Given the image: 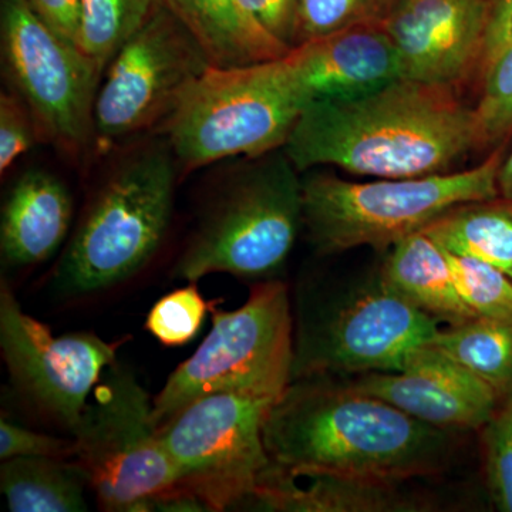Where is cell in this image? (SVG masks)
<instances>
[{
    "instance_id": "obj_1",
    "label": "cell",
    "mask_w": 512,
    "mask_h": 512,
    "mask_svg": "<svg viewBox=\"0 0 512 512\" xmlns=\"http://www.w3.org/2000/svg\"><path fill=\"white\" fill-rule=\"evenodd\" d=\"M476 150L474 110L457 89L400 79L359 99L309 103L282 151L299 173L333 165L413 178L451 173Z\"/></svg>"
},
{
    "instance_id": "obj_2",
    "label": "cell",
    "mask_w": 512,
    "mask_h": 512,
    "mask_svg": "<svg viewBox=\"0 0 512 512\" xmlns=\"http://www.w3.org/2000/svg\"><path fill=\"white\" fill-rule=\"evenodd\" d=\"M458 434L421 423L332 376L293 379L264 426L276 466L400 483L446 470Z\"/></svg>"
},
{
    "instance_id": "obj_3",
    "label": "cell",
    "mask_w": 512,
    "mask_h": 512,
    "mask_svg": "<svg viewBox=\"0 0 512 512\" xmlns=\"http://www.w3.org/2000/svg\"><path fill=\"white\" fill-rule=\"evenodd\" d=\"M498 146L476 167L413 178L353 183L332 174L302 180L303 225L320 254L392 248L467 202L498 197Z\"/></svg>"
},
{
    "instance_id": "obj_4",
    "label": "cell",
    "mask_w": 512,
    "mask_h": 512,
    "mask_svg": "<svg viewBox=\"0 0 512 512\" xmlns=\"http://www.w3.org/2000/svg\"><path fill=\"white\" fill-rule=\"evenodd\" d=\"M177 167L165 141L136 151L111 171L57 265V291L72 298L106 291L154 258L170 227Z\"/></svg>"
},
{
    "instance_id": "obj_5",
    "label": "cell",
    "mask_w": 512,
    "mask_h": 512,
    "mask_svg": "<svg viewBox=\"0 0 512 512\" xmlns=\"http://www.w3.org/2000/svg\"><path fill=\"white\" fill-rule=\"evenodd\" d=\"M306 106L285 56L242 66L211 64L160 128L178 167L188 173L224 158L284 150Z\"/></svg>"
},
{
    "instance_id": "obj_6",
    "label": "cell",
    "mask_w": 512,
    "mask_h": 512,
    "mask_svg": "<svg viewBox=\"0 0 512 512\" xmlns=\"http://www.w3.org/2000/svg\"><path fill=\"white\" fill-rule=\"evenodd\" d=\"M285 153L232 178L205 208L174 266L197 282L211 274L269 278L291 254L303 225L302 178Z\"/></svg>"
},
{
    "instance_id": "obj_7",
    "label": "cell",
    "mask_w": 512,
    "mask_h": 512,
    "mask_svg": "<svg viewBox=\"0 0 512 512\" xmlns=\"http://www.w3.org/2000/svg\"><path fill=\"white\" fill-rule=\"evenodd\" d=\"M295 346L284 282H258L241 308H212L207 338L171 373L153 400L157 429L205 394L239 392L278 399L292 382Z\"/></svg>"
},
{
    "instance_id": "obj_8",
    "label": "cell",
    "mask_w": 512,
    "mask_h": 512,
    "mask_svg": "<svg viewBox=\"0 0 512 512\" xmlns=\"http://www.w3.org/2000/svg\"><path fill=\"white\" fill-rule=\"evenodd\" d=\"M72 433L74 463L103 510H157L178 490L177 471L153 423V402L119 363L104 372Z\"/></svg>"
},
{
    "instance_id": "obj_9",
    "label": "cell",
    "mask_w": 512,
    "mask_h": 512,
    "mask_svg": "<svg viewBox=\"0 0 512 512\" xmlns=\"http://www.w3.org/2000/svg\"><path fill=\"white\" fill-rule=\"evenodd\" d=\"M278 399L239 392L205 394L158 429L177 471L178 490L205 511L244 504L271 466L264 441L266 416Z\"/></svg>"
},
{
    "instance_id": "obj_10",
    "label": "cell",
    "mask_w": 512,
    "mask_h": 512,
    "mask_svg": "<svg viewBox=\"0 0 512 512\" xmlns=\"http://www.w3.org/2000/svg\"><path fill=\"white\" fill-rule=\"evenodd\" d=\"M2 60L12 92L35 120L40 140L79 160L94 151V104L100 70L56 35L28 0H2Z\"/></svg>"
},
{
    "instance_id": "obj_11",
    "label": "cell",
    "mask_w": 512,
    "mask_h": 512,
    "mask_svg": "<svg viewBox=\"0 0 512 512\" xmlns=\"http://www.w3.org/2000/svg\"><path fill=\"white\" fill-rule=\"evenodd\" d=\"M210 66L190 30L163 6L121 46L103 74L94 104V151L109 153L163 126Z\"/></svg>"
},
{
    "instance_id": "obj_12",
    "label": "cell",
    "mask_w": 512,
    "mask_h": 512,
    "mask_svg": "<svg viewBox=\"0 0 512 512\" xmlns=\"http://www.w3.org/2000/svg\"><path fill=\"white\" fill-rule=\"evenodd\" d=\"M439 325L376 276L349 299L301 323L292 380L400 372Z\"/></svg>"
},
{
    "instance_id": "obj_13",
    "label": "cell",
    "mask_w": 512,
    "mask_h": 512,
    "mask_svg": "<svg viewBox=\"0 0 512 512\" xmlns=\"http://www.w3.org/2000/svg\"><path fill=\"white\" fill-rule=\"evenodd\" d=\"M121 342L92 333L55 336L23 311L5 281L0 288V348L10 375L30 399L73 431Z\"/></svg>"
},
{
    "instance_id": "obj_14",
    "label": "cell",
    "mask_w": 512,
    "mask_h": 512,
    "mask_svg": "<svg viewBox=\"0 0 512 512\" xmlns=\"http://www.w3.org/2000/svg\"><path fill=\"white\" fill-rule=\"evenodd\" d=\"M488 0H394L382 23L403 79L460 89L480 72Z\"/></svg>"
},
{
    "instance_id": "obj_15",
    "label": "cell",
    "mask_w": 512,
    "mask_h": 512,
    "mask_svg": "<svg viewBox=\"0 0 512 512\" xmlns=\"http://www.w3.org/2000/svg\"><path fill=\"white\" fill-rule=\"evenodd\" d=\"M349 384L454 433L483 429L501 404L487 383L430 345L414 350L400 372L363 373Z\"/></svg>"
},
{
    "instance_id": "obj_16",
    "label": "cell",
    "mask_w": 512,
    "mask_h": 512,
    "mask_svg": "<svg viewBox=\"0 0 512 512\" xmlns=\"http://www.w3.org/2000/svg\"><path fill=\"white\" fill-rule=\"evenodd\" d=\"M309 103L355 100L403 79L402 63L382 25H360L293 47L285 55Z\"/></svg>"
},
{
    "instance_id": "obj_17",
    "label": "cell",
    "mask_w": 512,
    "mask_h": 512,
    "mask_svg": "<svg viewBox=\"0 0 512 512\" xmlns=\"http://www.w3.org/2000/svg\"><path fill=\"white\" fill-rule=\"evenodd\" d=\"M249 500L282 512H421L433 510L423 495L400 481L328 473H299L272 463Z\"/></svg>"
},
{
    "instance_id": "obj_18",
    "label": "cell",
    "mask_w": 512,
    "mask_h": 512,
    "mask_svg": "<svg viewBox=\"0 0 512 512\" xmlns=\"http://www.w3.org/2000/svg\"><path fill=\"white\" fill-rule=\"evenodd\" d=\"M73 200L66 185L42 170L28 171L10 188L0 220L3 265L42 264L69 234Z\"/></svg>"
},
{
    "instance_id": "obj_19",
    "label": "cell",
    "mask_w": 512,
    "mask_h": 512,
    "mask_svg": "<svg viewBox=\"0 0 512 512\" xmlns=\"http://www.w3.org/2000/svg\"><path fill=\"white\" fill-rule=\"evenodd\" d=\"M377 276L439 323L453 326L477 318L457 291L447 249L424 231L393 245Z\"/></svg>"
},
{
    "instance_id": "obj_20",
    "label": "cell",
    "mask_w": 512,
    "mask_h": 512,
    "mask_svg": "<svg viewBox=\"0 0 512 512\" xmlns=\"http://www.w3.org/2000/svg\"><path fill=\"white\" fill-rule=\"evenodd\" d=\"M167 5L214 66L265 62L289 52L249 18L238 0H167Z\"/></svg>"
},
{
    "instance_id": "obj_21",
    "label": "cell",
    "mask_w": 512,
    "mask_h": 512,
    "mask_svg": "<svg viewBox=\"0 0 512 512\" xmlns=\"http://www.w3.org/2000/svg\"><path fill=\"white\" fill-rule=\"evenodd\" d=\"M87 478L76 463L57 457L2 461L0 490L12 512H82Z\"/></svg>"
},
{
    "instance_id": "obj_22",
    "label": "cell",
    "mask_w": 512,
    "mask_h": 512,
    "mask_svg": "<svg viewBox=\"0 0 512 512\" xmlns=\"http://www.w3.org/2000/svg\"><path fill=\"white\" fill-rule=\"evenodd\" d=\"M441 247L483 259L512 279V200L467 202L424 229Z\"/></svg>"
},
{
    "instance_id": "obj_23",
    "label": "cell",
    "mask_w": 512,
    "mask_h": 512,
    "mask_svg": "<svg viewBox=\"0 0 512 512\" xmlns=\"http://www.w3.org/2000/svg\"><path fill=\"white\" fill-rule=\"evenodd\" d=\"M429 345L487 383L501 403L512 396V319L474 318L440 328Z\"/></svg>"
},
{
    "instance_id": "obj_24",
    "label": "cell",
    "mask_w": 512,
    "mask_h": 512,
    "mask_svg": "<svg viewBox=\"0 0 512 512\" xmlns=\"http://www.w3.org/2000/svg\"><path fill=\"white\" fill-rule=\"evenodd\" d=\"M167 5V0H82L77 47L101 76L121 46Z\"/></svg>"
},
{
    "instance_id": "obj_25",
    "label": "cell",
    "mask_w": 512,
    "mask_h": 512,
    "mask_svg": "<svg viewBox=\"0 0 512 512\" xmlns=\"http://www.w3.org/2000/svg\"><path fill=\"white\" fill-rule=\"evenodd\" d=\"M394 0H296L293 47L360 25H382Z\"/></svg>"
},
{
    "instance_id": "obj_26",
    "label": "cell",
    "mask_w": 512,
    "mask_h": 512,
    "mask_svg": "<svg viewBox=\"0 0 512 512\" xmlns=\"http://www.w3.org/2000/svg\"><path fill=\"white\" fill-rule=\"evenodd\" d=\"M454 284L477 318L512 319V279L483 259L447 251Z\"/></svg>"
},
{
    "instance_id": "obj_27",
    "label": "cell",
    "mask_w": 512,
    "mask_h": 512,
    "mask_svg": "<svg viewBox=\"0 0 512 512\" xmlns=\"http://www.w3.org/2000/svg\"><path fill=\"white\" fill-rule=\"evenodd\" d=\"M474 110L477 150L503 144L512 133V43L481 74Z\"/></svg>"
},
{
    "instance_id": "obj_28",
    "label": "cell",
    "mask_w": 512,
    "mask_h": 512,
    "mask_svg": "<svg viewBox=\"0 0 512 512\" xmlns=\"http://www.w3.org/2000/svg\"><path fill=\"white\" fill-rule=\"evenodd\" d=\"M210 303L195 282L163 296L148 312L146 329L168 348L187 345L200 332Z\"/></svg>"
},
{
    "instance_id": "obj_29",
    "label": "cell",
    "mask_w": 512,
    "mask_h": 512,
    "mask_svg": "<svg viewBox=\"0 0 512 512\" xmlns=\"http://www.w3.org/2000/svg\"><path fill=\"white\" fill-rule=\"evenodd\" d=\"M485 477L495 507L512 512V396L483 427Z\"/></svg>"
},
{
    "instance_id": "obj_30",
    "label": "cell",
    "mask_w": 512,
    "mask_h": 512,
    "mask_svg": "<svg viewBox=\"0 0 512 512\" xmlns=\"http://www.w3.org/2000/svg\"><path fill=\"white\" fill-rule=\"evenodd\" d=\"M40 140L35 120L18 94L0 96V171L5 174L13 163Z\"/></svg>"
},
{
    "instance_id": "obj_31",
    "label": "cell",
    "mask_w": 512,
    "mask_h": 512,
    "mask_svg": "<svg viewBox=\"0 0 512 512\" xmlns=\"http://www.w3.org/2000/svg\"><path fill=\"white\" fill-rule=\"evenodd\" d=\"M73 440H62L25 429L19 424L0 421V458L13 457H73Z\"/></svg>"
},
{
    "instance_id": "obj_32",
    "label": "cell",
    "mask_w": 512,
    "mask_h": 512,
    "mask_svg": "<svg viewBox=\"0 0 512 512\" xmlns=\"http://www.w3.org/2000/svg\"><path fill=\"white\" fill-rule=\"evenodd\" d=\"M264 32L286 49L295 43L296 0H238Z\"/></svg>"
},
{
    "instance_id": "obj_33",
    "label": "cell",
    "mask_w": 512,
    "mask_h": 512,
    "mask_svg": "<svg viewBox=\"0 0 512 512\" xmlns=\"http://www.w3.org/2000/svg\"><path fill=\"white\" fill-rule=\"evenodd\" d=\"M512 43V0H488L485 16L481 77L488 64Z\"/></svg>"
},
{
    "instance_id": "obj_34",
    "label": "cell",
    "mask_w": 512,
    "mask_h": 512,
    "mask_svg": "<svg viewBox=\"0 0 512 512\" xmlns=\"http://www.w3.org/2000/svg\"><path fill=\"white\" fill-rule=\"evenodd\" d=\"M37 16L56 35L77 46L82 23V0H28Z\"/></svg>"
},
{
    "instance_id": "obj_35",
    "label": "cell",
    "mask_w": 512,
    "mask_h": 512,
    "mask_svg": "<svg viewBox=\"0 0 512 512\" xmlns=\"http://www.w3.org/2000/svg\"><path fill=\"white\" fill-rule=\"evenodd\" d=\"M498 191L501 197L512 200V147L501 161L500 171H498Z\"/></svg>"
}]
</instances>
